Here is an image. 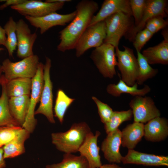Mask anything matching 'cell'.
Wrapping results in <instances>:
<instances>
[{"instance_id": "1", "label": "cell", "mask_w": 168, "mask_h": 168, "mask_svg": "<svg viewBox=\"0 0 168 168\" xmlns=\"http://www.w3.org/2000/svg\"><path fill=\"white\" fill-rule=\"evenodd\" d=\"M98 8V4L92 0H82L77 4L75 16L59 32L60 42L57 46L58 50L65 52L75 49L77 41L89 26L94 14Z\"/></svg>"}, {"instance_id": "2", "label": "cell", "mask_w": 168, "mask_h": 168, "mask_svg": "<svg viewBox=\"0 0 168 168\" xmlns=\"http://www.w3.org/2000/svg\"><path fill=\"white\" fill-rule=\"evenodd\" d=\"M91 132L86 122L74 123L66 131L52 133L51 142L61 152L67 154L76 153Z\"/></svg>"}, {"instance_id": "3", "label": "cell", "mask_w": 168, "mask_h": 168, "mask_svg": "<svg viewBox=\"0 0 168 168\" xmlns=\"http://www.w3.org/2000/svg\"><path fill=\"white\" fill-rule=\"evenodd\" d=\"M106 35L103 43L118 47L121 38L134 26L132 15L123 12L114 14L104 20Z\"/></svg>"}, {"instance_id": "4", "label": "cell", "mask_w": 168, "mask_h": 168, "mask_svg": "<svg viewBox=\"0 0 168 168\" xmlns=\"http://www.w3.org/2000/svg\"><path fill=\"white\" fill-rule=\"evenodd\" d=\"M39 58L35 54L16 62L8 58L4 60L1 65L6 81L18 78L32 79L35 75L39 65Z\"/></svg>"}, {"instance_id": "5", "label": "cell", "mask_w": 168, "mask_h": 168, "mask_svg": "<svg viewBox=\"0 0 168 168\" xmlns=\"http://www.w3.org/2000/svg\"><path fill=\"white\" fill-rule=\"evenodd\" d=\"M115 49L112 45L103 43L93 50L90 56L99 72L105 78H112L116 75L115 67L118 63Z\"/></svg>"}, {"instance_id": "6", "label": "cell", "mask_w": 168, "mask_h": 168, "mask_svg": "<svg viewBox=\"0 0 168 168\" xmlns=\"http://www.w3.org/2000/svg\"><path fill=\"white\" fill-rule=\"evenodd\" d=\"M123 47V51L118 47L115 48L117 66L120 72L121 79L128 85L132 86L136 83L138 73V61L133 49L125 46Z\"/></svg>"}, {"instance_id": "7", "label": "cell", "mask_w": 168, "mask_h": 168, "mask_svg": "<svg viewBox=\"0 0 168 168\" xmlns=\"http://www.w3.org/2000/svg\"><path fill=\"white\" fill-rule=\"evenodd\" d=\"M51 61L46 57L43 71L44 85L40 100L39 107L35 111V115L42 114L44 115L50 123L54 124L53 110V83L50 79V69Z\"/></svg>"}, {"instance_id": "8", "label": "cell", "mask_w": 168, "mask_h": 168, "mask_svg": "<svg viewBox=\"0 0 168 168\" xmlns=\"http://www.w3.org/2000/svg\"><path fill=\"white\" fill-rule=\"evenodd\" d=\"M106 35L104 21L88 26L77 41L75 48L76 55L79 57L88 49L97 48L103 43Z\"/></svg>"}, {"instance_id": "9", "label": "cell", "mask_w": 168, "mask_h": 168, "mask_svg": "<svg viewBox=\"0 0 168 168\" xmlns=\"http://www.w3.org/2000/svg\"><path fill=\"white\" fill-rule=\"evenodd\" d=\"M44 64L40 62L35 76L32 79V87L30 96L29 110L22 127L30 133L36 126L37 121L35 117V106L40 102L44 85Z\"/></svg>"}, {"instance_id": "10", "label": "cell", "mask_w": 168, "mask_h": 168, "mask_svg": "<svg viewBox=\"0 0 168 168\" xmlns=\"http://www.w3.org/2000/svg\"><path fill=\"white\" fill-rule=\"evenodd\" d=\"M129 105L132 110L134 122L146 123L161 116L160 111L153 100L149 96H135Z\"/></svg>"}, {"instance_id": "11", "label": "cell", "mask_w": 168, "mask_h": 168, "mask_svg": "<svg viewBox=\"0 0 168 168\" xmlns=\"http://www.w3.org/2000/svg\"><path fill=\"white\" fill-rule=\"evenodd\" d=\"M65 3L64 2L50 3L40 0H26L22 4L10 7L25 16L40 17L56 12L63 8Z\"/></svg>"}, {"instance_id": "12", "label": "cell", "mask_w": 168, "mask_h": 168, "mask_svg": "<svg viewBox=\"0 0 168 168\" xmlns=\"http://www.w3.org/2000/svg\"><path fill=\"white\" fill-rule=\"evenodd\" d=\"M166 0H147L145 9L140 22L134 26L124 36L130 41L133 42L136 34L143 30L147 22L152 17L161 16L165 18L167 16Z\"/></svg>"}, {"instance_id": "13", "label": "cell", "mask_w": 168, "mask_h": 168, "mask_svg": "<svg viewBox=\"0 0 168 168\" xmlns=\"http://www.w3.org/2000/svg\"><path fill=\"white\" fill-rule=\"evenodd\" d=\"M16 32L17 56L22 59L33 55V49L37 34L32 33L28 25L22 19L16 22Z\"/></svg>"}, {"instance_id": "14", "label": "cell", "mask_w": 168, "mask_h": 168, "mask_svg": "<svg viewBox=\"0 0 168 168\" xmlns=\"http://www.w3.org/2000/svg\"><path fill=\"white\" fill-rule=\"evenodd\" d=\"M76 14L75 10L65 14L54 12L40 17H33L28 16L25 17L32 26L39 29L40 33L42 34L54 26H64L67 23L70 22Z\"/></svg>"}, {"instance_id": "15", "label": "cell", "mask_w": 168, "mask_h": 168, "mask_svg": "<svg viewBox=\"0 0 168 168\" xmlns=\"http://www.w3.org/2000/svg\"><path fill=\"white\" fill-rule=\"evenodd\" d=\"M100 134L99 131H96L95 134L91 132L78 151L80 155L86 159L90 168H99L102 165L100 148L97 145L98 139Z\"/></svg>"}, {"instance_id": "16", "label": "cell", "mask_w": 168, "mask_h": 168, "mask_svg": "<svg viewBox=\"0 0 168 168\" xmlns=\"http://www.w3.org/2000/svg\"><path fill=\"white\" fill-rule=\"evenodd\" d=\"M121 145V131L118 128L107 134L102 142L101 149L105 158L110 163H119L123 156L120 152Z\"/></svg>"}, {"instance_id": "17", "label": "cell", "mask_w": 168, "mask_h": 168, "mask_svg": "<svg viewBox=\"0 0 168 168\" xmlns=\"http://www.w3.org/2000/svg\"><path fill=\"white\" fill-rule=\"evenodd\" d=\"M124 164H134L147 166H168V157L140 152L128 149L127 154L123 156Z\"/></svg>"}, {"instance_id": "18", "label": "cell", "mask_w": 168, "mask_h": 168, "mask_svg": "<svg viewBox=\"0 0 168 168\" xmlns=\"http://www.w3.org/2000/svg\"><path fill=\"white\" fill-rule=\"evenodd\" d=\"M119 12L132 16L129 0H105L98 12L92 17L89 26L104 21L112 15Z\"/></svg>"}, {"instance_id": "19", "label": "cell", "mask_w": 168, "mask_h": 168, "mask_svg": "<svg viewBox=\"0 0 168 168\" xmlns=\"http://www.w3.org/2000/svg\"><path fill=\"white\" fill-rule=\"evenodd\" d=\"M165 29L161 32L163 40L157 45L149 47L142 52V55L149 64H168V31L167 29Z\"/></svg>"}, {"instance_id": "20", "label": "cell", "mask_w": 168, "mask_h": 168, "mask_svg": "<svg viewBox=\"0 0 168 168\" xmlns=\"http://www.w3.org/2000/svg\"><path fill=\"white\" fill-rule=\"evenodd\" d=\"M168 135V122L164 117H158L144 124L145 139L152 142H158L165 139Z\"/></svg>"}, {"instance_id": "21", "label": "cell", "mask_w": 168, "mask_h": 168, "mask_svg": "<svg viewBox=\"0 0 168 168\" xmlns=\"http://www.w3.org/2000/svg\"><path fill=\"white\" fill-rule=\"evenodd\" d=\"M144 135V124L134 122L121 131V145L128 149H133Z\"/></svg>"}, {"instance_id": "22", "label": "cell", "mask_w": 168, "mask_h": 168, "mask_svg": "<svg viewBox=\"0 0 168 168\" xmlns=\"http://www.w3.org/2000/svg\"><path fill=\"white\" fill-rule=\"evenodd\" d=\"M30 96L24 95L9 98L8 104L11 114L20 126L22 127L29 108Z\"/></svg>"}, {"instance_id": "23", "label": "cell", "mask_w": 168, "mask_h": 168, "mask_svg": "<svg viewBox=\"0 0 168 168\" xmlns=\"http://www.w3.org/2000/svg\"><path fill=\"white\" fill-rule=\"evenodd\" d=\"M30 133L23 128L12 140L2 147L4 159L19 156L25 152V143L29 138Z\"/></svg>"}, {"instance_id": "24", "label": "cell", "mask_w": 168, "mask_h": 168, "mask_svg": "<svg viewBox=\"0 0 168 168\" xmlns=\"http://www.w3.org/2000/svg\"><path fill=\"white\" fill-rule=\"evenodd\" d=\"M107 92L111 95L116 97L120 96L123 93L128 94L135 96H144L149 93L151 90L150 86L145 85L141 89L138 88V84L136 83L132 86L127 85L120 79L116 84H109L107 86Z\"/></svg>"}, {"instance_id": "25", "label": "cell", "mask_w": 168, "mask_h": 168, "mask_svg": "<svg viewBox=\"0 0 168 168\" xmlns=\"http://www.w3.org/2000/svg\"><path fill=\"white\" fill-rule=\"evenodd\" d=\"M31 87V78H18L7 82L5 81V88L9 98L30 96Z\"/></svg>"}, {"instance_id": "26", "label": "cell", "mask_w": 168, "mask_h": 168, "mask_svg": "<svg viewBox=\"0 0 168 168\" xmlns=\"http://www.w3.org/2000/svg\"><path fill=\"white\" fill-rule=\"evenodd\" d=\"M0 85L2 90L0 96V127L21 126L13 118L10 112L8 104L9 98L6 91L5 81L3 75L1 77Z\"/></svg>"}, {"instance_id": "27", "label": "cell", "mask_w": 168, "mask_h": 168, "mask_svg": "<svg viewBox=\"0 0 168 168\" xmlns=\"http://www.w3.org/2000/svg\"><path fill=\"white\" fill-rule=\"evenodd\" d=\"M46 168H90L86 159L81 155L64 153L61 161L47 165Z\"/></svg>"}, {"instance_id": "28", "label": "cell", "mask_w": 168, "mask_h": 168, "mask_svg": "<svg viewBox=\"0 0 168 168\" xmlns=\"http://www.w3.org/2000/svg\"><path fill=\"white\" fill-rule=\"evenodd\" d=\"M137 60L139 66V71L136 83L142 85L147 80L155 77L158 70L152 68L140 52L136 51Z\"/></svg>"}, {"instance_id": "29", "label": "cell", "mask_w": 168, "mask_h": 168, "mask_svg": "<svg viewBox=\"0 0 168 168\" xmlns=\"http://www.w3.org/2000/svg\"><path fill=\"white\" fill-rule=\"evenodd\" d=\"M75 100L68 96L62 90L58 91L54 108V116L57 118L61 124L63 122L68 109Z\"/></svg>"}, {"instance_id": "30", "label": "cell", "mask_w": 168, "mask_h": 168, "mask_svg": "<svg viewBox=\"0 0 168 168\" xmlns=\"http://www.w3.org/2000/svg\"><path fill=\"white\" fill-rule=\"evenodd\" d=\"M3 28L7 35L5 47L7 50L9 56L12 57L17 46L16 22L12 16L9 17L4 25Z\"/></svg>"}, {"instance_id": "31", "label": "cell", "mask_w": 168, "mask_h": 168, "mask_svg": "<svg viewBox=\"0 0 168 168\" xmlns=\"http://www.w3.org/2000/svg\"><path fill=\"white\" fill-rule=\"evenodd\" d=\"M133 117L131 109L127 110L114 111L109 121L104 124V129L107 134L118 128L123 122L132 119Z\"/></svg>"}, {"instance_id": "32", "label": "cell", "mask_w": 168, "mask_h": 168, "mask_svg": "<svg viewBox=\"0 0 168 168\" xmlns=\"http://www.w3.org/2000/svg\"><path fill=\"white\" fill-rule=\"evenodd\" d=\"M130 4L132 16L134 18V26L140 22L146 5L147 0H130Z\"/></svg>"}, {"instance_id": "33", "label": "cell", "mask_w": 168, "mask_h": 168, "mask_svg": "<svg viewBox=\"0 0 168 168\" xmlns=\"http://www.w3.org/2000/svg\"><path fill=\"white\" fill-rule=\"evenodd\" d=\"M22 128L21 126L0 127V140L2 145L13 139Z\"/></svg>"}, {"instance_id": "34", "label": "cell", "mask_w": 168, "mask_h": 168, "mask_svg": "<svg viewBox=\"0 0 168 168\" xmlns=\"http://www.w3.org/2000/svg\"><path fill=\"white\" fill-rule=\"evenodd\" d=\"M92 99L96 103L101 122L104 124L108 122L112 116L114 111L108 105L101 101L95 96Z\"/></svg>"}, {"instance_id": "35", "label": "cell", "mask_w": 168, "mask_h": 168, "mask_svg": "<svg viewBox=\"0 0 168 168\" xmlns=\"http://www.w3.org/2000/svg\"><path fill=\"white\" fill-rule=\"evenodd\" d=\"M161 16H156L150 19L147 22L145 28L153 35L160 30L166 28L168 24L167 20Z\"/></svg>"}, {"instance_id": "36", "label": "cell", "mask_w": 168, "mask_h": 168, "mask_svg": "<svg viewBox=\"0 0 168 168\" xmlns=\"http://www.w3.org/2000/svg\"><path fill=\"white\" fill-rule=\"evenodd\" d=\"M153 34L146 28L139 31L136 35L133 41V45L136 51L140 52L146 43Z\"/></svg>"}, {"instance_id": "37", "label": "cell", "mask_w": 168, "mask_h": 168, "mask_svg": "<svg viewBox=\"0 0 168 168\" xmlns=\"http://www.w3.org/2000/svg\"><path fill=\"white\" fill-rule=\"evenodd\" d=\"M26 0H0V2H5L0 5V10H2L9 6L17 5L22 4L25 2Z\"/></svg>"}, {"instance_id": "38", "label": "cell", "mask_w": 168, "mask_h": 168, "mask_svg": "<svg viewBox=\"0 0 168 168\" xmlns=\"http://www.w3.org/2000/svg\"><path fill=\"white\" fill-rule=\"evenodd\" d=\"M6 41V36L3 28L0 26V45H5Z\"/></svg>"}, {"instance_id": "39", "label": "cell", "mask_w": 168, "mask_h": 168, "mask_svg": "<svg viewBox=\"0 0 168 168\" xmlns=\"http://www.w3.org/2000/svg\"><path fill=\"white\" fill-rule=\"evenodd\" d=\"M6 167V163L3 156L2 148H0V168H4Z\"/></svg>"}, {"instance_id": "40", "label": "cell", "mask_w": 168, "mask_h": 168, "mask_svg": "<svg viewBox=\"0 0 168 168\" xmlns=\"http://www.w3.org/2000/svg\"><path fill=\"white\" fill-rule=\"evenodd\" d=\"M99 168H124L119 165L113 163L112 164H105L102 165Z\"/></svg>"}, {"instance_id": "41", "label": "cell", "mask_w": 168, "mask_h": 168, "mask_svg": "<svg viewBox=\"0 0 168 168\" xmlns=\"http://www.w3.org/2000/svg\"><path fill=\"white\" fill-rule=\"evenodd\" d=\"M45 2H69L71 1L70 0H46L45 1Z\"/></svg>"}, {"instance_id": "42", "label": "cell", "mask_w": 168, "mask_h": 168, "mask_svg": "<svg viewBox=\"0 0 168 168\" xmlns=\"http://www.w3.org/2000/svg\"><path fill=\"white\" fill-rule=\"evenodd\" d=\"M2 70L1 68V65H0V82H1V77L2 76Z\"/></svg>"}, {"instance_id": "43", "label": "cell", "mask_w": 168, "mask_h": 168, "mask_svg": "<svg viewBox=\"0 0 168 168\" xmlns=\"http://www.w3.org/2000/svg\"><path fill=\"white\" fill-rule=\"evenodd\" d=\"M3 50H4V48H2L0 47V52Z\"/></svg>"}, {"instance_id": "44", "label": "cell", "mask_w": 168, "mask_h": 168, "mask_svg": "<svg viewBox=\"0 0 168 168\" xmlns=\"http://www.w3.org/2000/svg\"><path fill=\"white\" fill-rule=\"evenodd\" d=\"M3 146L0 140V148L2 147Z\"/></svg>"}]
</instances>
